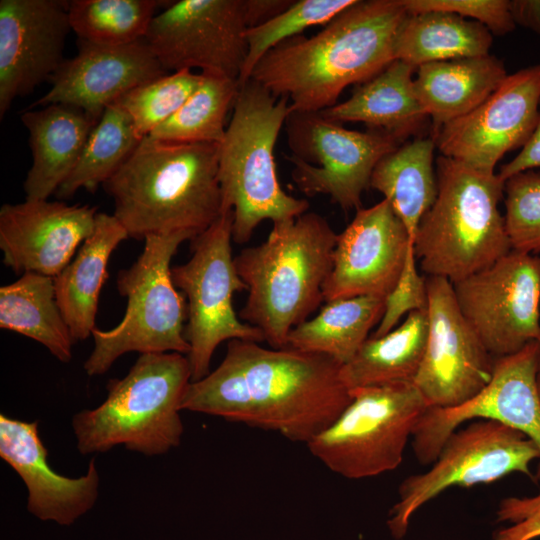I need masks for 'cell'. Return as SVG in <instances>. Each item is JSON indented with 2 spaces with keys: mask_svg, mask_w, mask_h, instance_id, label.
Masks as SVG:
<instances>
[{
  "mask_svg": "<svg viewBox=\"0 0 540 540\" xmlns=\"http://www.w3.org/2000/svg\"><path fill=\"white\" fill-rule=\"evenodd\" d=\"M232 226L233 211H223L214 223L191 240L190 259L171 267L173 284L187 303L184 336L190 347L187 358L191 382L210 373L212 356L222 342L265 341L262 332L243 322L233 308V294L247 290V286L232 257Z\"/></svg>",
  "mask_w": 540,
  "mask_h": 540,
  "instance_id": "obj_10",
  "label": "cell"
},
{
  "mask_svg": "<svg viewBox=\"0 0 540 540\" xmlns=\"http://www.w3.org/2000/svg\"><path fill=\"white\" fill-rule=\"evenodd\" d=\"M292 0H245L248 28L260 25L285 11Z\"/></svg>",
  "mask_w": 540,
  "mask_h": 540,
  "instance_id": "obj_42",
  "label": "cell"
},
{
  "mask_svg": "<svg viewBox=\"0 0 540 540\" xmlns=\"http://www.w3.org/2000/svg\"><path fill=\"white\" fill-rule=\"evenodd\" d=\"M426 284L428 337L414 385L428 407L452 408L489 383L495 358L463 317L452 283L426 276Z\"/></svg>",
  "mask_w": 540,
  "mask_h": 540,
  "instance_id": "obj_16",
  "label": "cell"
},
{
  "mask_svg": "<svg viewBox=\"0 0 540 540\" xmlns=\"http://www.w3.org/2000/svg\"><path fill=\"white\" fill-rule=\"evenodd\" d=\"M539 256H540V253H539Z\"/></svg>",
  "mask_w": 540,
  "mask_h": 540,
  "instance_id": "obj_45",
  "label": "cell"
},
{
  "mask_svg": "<svg viewBox=\"0 0 540 540\" xmlns=\"http://www.w3.org/2000/svg\"><path fill=\"white\" fill-rule=\"evenodd\" d=\"M158 0H72L69 21L78 40L125 45L145 39Z\"/></svg>",
  "mask_w": 540,
  "mask_h": 540,
  "instance_id": "obj_34",
  "label": "cell"
},
{
  "mask_svg": "<svg viewBox=\"0 0 540 540\" xmlns=\"http://www.w3.org/2000/svg\"><path fill=\"white\" fill-rule=\"evenodd\" d=\"M539 104L540 64H535L507 75L478 107L431 137L441 155L495 173L503 156L522 148L531 137Z\"/></svg>",
  "mask_w": 540,
  "mask_h": 540,
  "instance_id": "obj_17",
  "label": "cell"
},
{
  "mask_svg": "<svg viewBox=\"0 0 540 540\" xmlns=\"http://www.w3.org/2000/svg\"><path fill=\"white\" fill-rule=\"evenodd\" d=\"M216 143L144 137L103 188L128 236L187 232L194 238L222 214ZM193 238V239H194Z\"/></svg>",
  "mask_w": 540,
  "mask_h": 540,
  "instance_id": "obj_3",
  "label": "cell"
},
{
  "mask_svg": "<svg viewBox=\"0 0 540 540\" xmlns=\"http://www.w3.org/2000/svg\"><path fill=\"white\" fill-rule=\"evenodd\" d=\"M29 133L32 165L24 181L26 199H48L70 176L99 121L66 104L29 108L20 115Z\"/></svg>",
  "mask_w": 540,
  "mask_h": 540,
  "instance_id": "obj_23",
  "label": "cell"
},
{
  "mask_svg": "<svg viewBox=\"0 0 540 540\" xmlns=\"http://www.w3.org/2000/svg\"><path fill=\"white\" fill-rule=\"evenodd\" d=\"M415 72V67L396 59L376 76L358 85L346 101L324 109L320 114L340 124L362 122L368 129L404 143L428 117L416 96Z\"/></svg>",
  "mask_w": 540,
  "mask_h": 540,
  "instance_id": "obj_24",
  "label": "cell"
},
{
  "mask_svg": "<svg viewBox=\"0 0 540 540\" xmlns=\"http://www.w3.org/2000/svg\"><path fill=\"white\" fill-rule=\"evenodd\" d=\"M65 0L0 1V118L15 98L30 94L65 60L71 29Z\"/></svg>",
  "mask_w": 540,
  "mask_h": 540,
  "instance_id": "obj_19",
  "label": "cell"
},
{
  "mask_svg": "<svg viewBox=\"0 0 540 540\" xmlns=\"http://www.w3.org/2000/svg\"><path fill=\"white\" fill-rule=\"evenodd\" d=\"M0 457L19 475L27 489V510L41 521L70 526L95 505L100 477L95 460L77 478L63 476L48 462L38 422L0 415Z\"/></svg>",
  "mask_w": 540,
  "mask_h": 540,
  "instance_id": "obj_22",
  "label": "cell"
},
{
  "mask_svg": "<svg viewBox=\"0 0 540 540\" xmlns=\"http://www.w3.org/2000/svg\"><path fill=\"white\" fill-rule=\"evenodd\" d=\"M339 417L306 445L332 472L364 479L396 469L413 429L428 407L414 383L351 390Z\"/></svg>",
  "mask_w": 540,
  "mask_h": 540,
  "instance_id": "obj_9",
  "label": "cell"
},
{
  "mask_svg": "<svg viewBox=\"0 0 540 540\" xmlns=\"http://www.w3.org/2000/svg\"><path fill=\"white\" fill-rule=\"evenodd\" d=\"M0 327L42 344L68 363L75 343L56 299L54 278L23 273L0 288Z\"/></svg>",
  "mask_w": 540,
  "mask_h": 540,
  "instance_id": "obj_29",
  "label": "cell"
},
{
  "mask_svg": "<svg viewBox=\"0 0 540 540\" xmlns=\"http://www.w3.org/2000/svg\"><path fill=\"white\" fill-rule=\"evenodd\" d=\"M411 242L386 199L356 210L338 234L332 270L323 286L324 301L360 296L385 299L400 277Z\"/></svg>",
  "mask_w": 540,
  "mask_h": 540,
  "instance_id": "obj_18",
  "label": "cell"
},
{
  "mask_svg": "<svg viewBox=\"0 0 540 540\" xmlns=\"http://www.w3.org/2000/svg\"><path fill=\"white\" fill-rule=\"evenodd\" d=\"M507 75L503 61L490 54L419 66L414 87L432 119V137L445 124L478 107Z\"/></svg>",
  "mask_w": 540,
  "mask_h": 540,
  "instance_id": "obj_26",
  "label": "cell"
},
{
  "mask_svg": "<svg viewBox=\"0 0 540 540\" xmlns=\"http://www.w3.org/2000/svg\"><path fill=\"white\" fill-rule=\"evenodd\" d=\"M536 168H540V104L538 123L531 137L511 161L500 167L497 174L505 182L515 174Z\"/></svg>",
  "mask_w": 540,
  "mask_h": 540,
  "instance_id": "obj_41",
  "label": "cell"
},
{
  "mask_svg": "<svg viewBox=\"0 0 540 540\" xmlns=\"http://www.w3.org/2000/svg\"><path fill=\"white\" fill-rule=\"evenodd\" d=\"M497 529L491 540H534L540 537V492L534 496L503 498L496 510Z\"/></svg>",
  "mask_w": 540,
  "mask_h": 540,
  "instance_id": "obj_40",
  "label": "cell"
},
{
  "mask_svg": "<svg viewBox=\"0 0 540 540\" xmlns=\"http://www.w3.org/2000/svg\"><path fill=\"white\" fill-rule=\"evenodd\" d=\"M539 355L535 340L517 353L495 358L489 383L473 398L452 408L427 407L411 437L417 461L431 465L447 438L475 419L495 420L522 432L540 452ZM534 479L540 481V459Z\"/></svg>",
  "mask_w": 540,
  "mask_h": 540,
  "instance_id": "obj_14",
  "label": "cell"
},
{
  "mask_svg": "<svg viewBox=\"0 0 540 540\" xmlns=\"http://www.w3.org/2000/svg\"><path fill=\"white\" fill-rule=\"evenodd\" d=\"M437 196L422 217L414 240L416 259L427 276L455 283L509 253L504 215V181L440 155Z\"/></svg>",
  "mask_w": 540,
  "mask_h": 540,
  "instance_id": "obj_6",
  "label": "cell"
},
{
  "mask_svg": "<svg viewBox=\"0 0 540 540\" xmlns=\"http://www.w3.org/2000/svg\"><path fill=\"white\" fill-rule=\"evenodd\" d=\"M384 307L385 299L372 296L326 302L314 318L291 330L286 347L322 354L344 365L379 324Z\"/></svg>",
  "mask_w": 540,
  "mask_h": 540,
  "instance_id": "obj_31",
  "label": "cell"
},
{
  "mask_svg": "<svg viewBox=\"0 0 540 540\" xmlns=\"http://www.w3.org/2000/svg\"><path fill=\"white\" fill-rule=\"evenodd\" d=\"M97 207L48 199L3 204L0 249L15 273L55 278L94 231Z\"/></svg>",
  "mask_w": 540,
  "mask_h": 540,
  "instance_id": "obj_20",
  "label": "cell"
},
{
  "mask_svg": "<svg viewBox=\"0 0 540 540\" xmlns=\"http://www.w3.org/2000/svg\"><path fill=\"white\" fill-rule=\"evenodd\" d=\"M201 74L202 79L190 97L148 136L174 143H221L227 115L239 91V81Z\"/></svg>",
  "mask_w": 540,
  "mask_h": 540,
  "instance_id": "obj_33",
  "label": "cell"
},
{
  "mask_svg": "<svg viewBox=\"0 0 540 540\" xmlns=\"http://www.w3.org/2000/svg\"><path fill=\"white\" fill-rule=\"evenodd\" d=\"M493 34L481 23L457 14H408L396 38L394 57L416 69L424 64L489 54Z\"/></svg>",
  "mask_w": 540,
  "mask_h": 540,
  "instance_id": "obj_30",
  "label": "cell"
},
{
  "mask_svg": "<svg viewBox=\"0 0 540 540\" xmlns=\"http://www.w3.org/2000/svg\"><path fill=\"white\" fill-rule=\"evenodd\" d=\"M427 309L413 311L389 333L369 337L341 367L350 389L394 383H414L426 349Z\"/></svg>",
  "mask_w": 540,
  "mask_h": 540,
  "instance_id": "obj_28",
  "label": "cell"
},
{
  "mask_svg": "<svg viewBox=\"0 0 540 540\" xmlns=\"http://www.w3.org/2000/svg\"><path fill=\"white\" fill-rule=\"evenodd\" d=\"M202 74L182 70L142 84L116 101L130 116L140 138L167 121L199 85Z\"/></svg>",
  "mask_w": 540,
  "mask_h": 540,
  "instance_id": "obj_36",
  "label": "cell"
},
{
  "mask_svg": "<svg viewBox=\"0 0 540 540\" xmlns=\"http://www.w3.org/2000/svg\"><path fill=\"white\" fill-rule=\"evenodd\" d=\"M355 0H298L270 20L248 28L245 33L247 56L239 83L250 79L259 60L278 44L298 36L315 25H326Z\"/></svg>",
  "mask_w": 540,
  "mask_h": 540,
  "instance_id": "obj_35",
  "label": "cell"
},
{
  "mask_svg": "<svg viewBox=\"0 0 540 540\" xmlns=\"http://www.w3.org/2000/svg\"><path fill=\"white\" fill-rule=\"evenodd\" d=\"M407 16L402 0H355L314 36L298 35L269 50L250 79L287 97L290 111L320 112L336 105L346 87L370 80L395 60Z\"/></svg>",
  "mask_w": 540,
  "mask_h": 540,
  "instance_id": "obj_2",
  "label": "cell"
},
{
  "mask_svg": "<svg viewBox=\"0 0 540 540\" xmlns=\"http://www.w3.org/2000/svg\"><path fill=\"white\" fill-rule=\"evenodd\" d=\"M190 382L186 355L140 354L125 377L108 382L107 397L99 406L74 415L78 451L88 455L123 445L156 456L179 446L184 431L181 405Z\"/></svg>",
  "mask_w": 540,
  "mask_h": 540,
  "instance_id": "obj_7",
  "label": "cell"
},
{
  "mask_svg": "<svg viewBox=\"0 0 540 540\" xmlns=\"http://www.w3.org/2000/svg\"><path fill=\"white\" fill-rule=\"evenodd\" d=\"M285 128L292 163L291 176L307 196L325 194L343 210L361 208L372 172L400 144L394 137L370 130H349L320 112L288 115Z\"/></svg>",
  "mask_w": 540,
  "mask_h": 540,
  "instance_id": "obj_12",
  "label": "cell"
},
{
  "mask_svg": "<svg viewBox=\"0 0 540 540\" xmlns=\"http://www.w3.org/2000/svg\"><path fill=\"white\" fill-rule=\"evenodd\" d=\"M452 286L463 317L492 357L517 353L539 337V255L511 250Z\"/></svg>",
  "mask_w": 540,
  "mask_h": 540,
  "instance_id": "obj_13",
  "label": "cell"
},
{
  "mask_svg": "<svg viewBox=\"0 0 540 540\" xmlns=\"http://www.w3.org/2000/svg\"><path fill=\"white\" fill-rule=\"evenodd\" d=\"M128 233L112 214L98 212L94 231L73 260L54 278L56 299L74 341H82L96 328L102 287L113 251Z\"/></svg>",
  "mask_w": 540,
  "mask_h": 540,
  "instance_id": "obj_25",
  "label": "cell"
},
{
  "mask_svg": "<svg viewBox=\"0 0 540 540\" xmlns=\"http://www.w3.org/2000/svg\"><path fill=\"white\" fill-rule=\"evenodd\" d=\"M408 14L442 11L470 18L483 24L493 36L512 32L514 24L508 0H402Z\"/></svg>",
  "mask_w": 540,
  "mask_h": 540,
  "instance_id": "obj_39",
  "label": "cell"
},
{
  "mask_svg": "<svg viewBox=\"0 0 540 540\" xmlns=\"http://www.w3.org/2000/svg\"><path fill=\"white\" fill-rule=\"evenodd\" d=\"M341 367L322 354L233 339L219 366L190 382L181 407L307 444L352 400Z\"/></svg>",
  "mask_w": 540,
  "mask_h": 540,
  "instance_id": "obj_1",
  "label": "cell"
},
{
  "mask_svg": "<svg viewBox=\"0 0 540 540\" xmlns=\"http://www.w3.org/2000/svg\"><path fill=\"white\" fill-rule=\"evenodd\" d=\"M435 148L432 137L404 142L380 159L370 178L369 187L389 202L413 242L437 196Z\"/></svg>",
  "mask_w": 540,
  "mask_h": 540,
  "instance_id": "obj_27",
  "label": "cell"
},
{
  "mask_svg": "<svg viewBox=\"0 0 540 540\" xmlns=\"http://www.w3.org/2000/svg\"><path fill=\"white\" fill-rule=\"evenodd\" d=\"M535 459H540V452L522 432L495 420H472L447 438L426 472L400 483L387 520L391 536L402 539L412 516L451 487L487 484L511 473L534 478L530 465Z\"/></svg>",
  "mask_w": 540,
  "mask_h": 540,
  "instance_id": "obj_11",
  "label": "cell"
},
{
  "mask_svg": "<svg viewBox=\"0 0 540 540\" xmlns=\"http://www.w3.org/2000/svg\"><path fill=\"white\" fill-rule=\"evenodd\" d=\"M338 234L315 212L273 223L267 239L234 258L248 296L240 319L271 348H286L293 328L324 301Z\"/></svg>",
  "mask_w": 540,
  "mask_h": 540,
  "instance_id": "obj_4",
  "label": "cell"
},
{
  "mask_svg": "<svg viewBox=\"0 0 540 540\" xmlns=\"http://www.w3.org/2000/svg\"><path fill=\"white\" fill-rule=\"evenodd\" d=\"M225 136L218 146L222 212L233 211L232 240L248 242L264 220L296 218L309 209L281 187L274 147L290 114L287 97H276L249 79L239 83Z\"/></svg>",
  "mask_w": 540,
  "mask_h": 540,
  "instance_id": "obj_5",
  "label": "cell"
},
{
  "mask_svg": "<svg viewBox=\"0 0 540 540\" xmlns=\"http://www.w3.org/2000/svg\"><path fill=\"white\" fill-rule=\"evenodd\" d=\"M508 7L515 25L540 36V0H508Z\"/></svg>",
  "mask_w": 540,
  "mask_h": 540,
  "instance_id": "obj_43",
  "label": "cell"
},
{
  "mask_svg": "<svg viewBox=\"0 0 540 540\" xmlns=\"http://www.w3.org/2000/svg\"><path fill=\"white\" fill-rule=\"evenodd\" d=\"M416 261L414 243L411 242L400 277L385 298L382 318L370 337H381L393 330L403 316L427 309L426 277L420 275Z\"/></svg>",
  "mask_w": 540,
  "mask_h": 540,
  "instance_id": "obj_38",
  "label": "cell"
},
{
  "mask_svg": "<svg viewBox=\"0 0 540 540\" xmlns=\"http://www.w3.org/2000/svg\"><path fill=\"white\" fill-rule=\"evenodd\" d=\"M193 238L187 232L147 236L137 260L118 272L117 290L127 298L126 311L115 327L93 330L94 348L84 363L87 375H103L129 352L187 356V303L173 284L170 263L180 244Z\"/></svg>",
  "mask_w": 540,
  "mask_h": 540,
  "instance_id": "obj_8",
  "label": "cell"
},
{
  "mask_svg": "<svg viewBox=\"0 0 540 540\" xmlns=\"http://www.w3.org/2000/svg\"><path fill=\"white\" fill-rule=\"evenodd\" d=\"M166 74L145 39L125 45L78 40V53L63 61L49 91L29 108L66 104L99 120L127 92Z\"/></svg>",
  "mask_w": 540,
  "mask_h": 540,
  "instance_id": "obj_21",
  "label": "cell"
},
{
  "mask_svg": "<svg viewBox=\"0 0 540 540\" xmlns=\"http://www.w3.org/2000/svg\"><path fill=\"white\" fill-rule=\"evenodd\" d=\"M504 204L511 249L540 253V172L527 170L505 180Z\"/></svg>",
  "mask_w": 540,
  "mask_h": 540,
  "instance_id": "obj_37",
  "label": "cell"
},
{
  "mask_svg": "<svg viewBox=\"0 0 540 540\" xmlns=\"http://www.w3.org/2000/svg\"><path fill=\"white\" fill-rule=\"evenodd\" d=\"M537 341H538L539 350H540V335L537 338ZM536 381H537V389H538V393H539V397H540V355H539V364H538Z\"/></svg>",
  "mask_w": 540,
  "mask_h": 540,
  "instance_id": "obj_44",
  "label": "cell"
},
{
  "mask_svg": "<svg viewBox=\"0 0 540 540\" xmlns=\"http://www.w3.org/2000/svg\"><path fill=\"white\" fill-rule=\"evenodd\" d=\"M245 0H180L153 18L145 41L168 72L239 80L247 56Z\"/></svg>",
  "mask_w": 540,
  "mask_h": 540,
  "instance_id": "obj_15",
  "label": "cell"
},
{
  "mask_svg": "<svg viewBox=\"0 0 540 540\" xmlns=\"http://www.w3.org/2000/svg\"><path fill=\"white\" fill-rule=\"evenodd\" d=\"M142 139L127 112L117 102L111 104L92 129L74 170L55 194L67 199L79 189L96 191L117 172Z\"/></svg>",
  "mask_w": 540,
  "mask_h": 540,
  "instance_id": "obj_32",
  "label": "cell"
}]
</instances>
